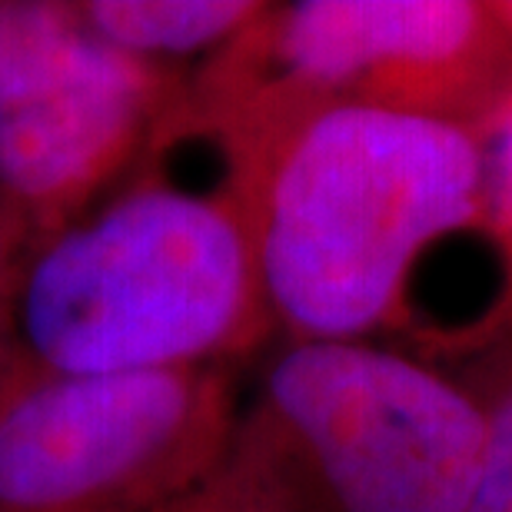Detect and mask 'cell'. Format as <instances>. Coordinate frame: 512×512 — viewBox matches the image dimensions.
<instances>
[{
    "label": "cell",
    "instance_id": "1",
    "mask_svg": "<svg viewBox=\"0 0 512 512\" xmlns=\"http://www.w3.org/2000/svg\"><path fill=\"white\" fill-rule=\"evenodd\" d=\"M207 117L283 343L373 340L403 316L419 260L489 210L486 137L469 127L363 104Z\"/></svg>",
    "mask_w": 512,
    "mask_h": 512
},
{
    "label": "cell",
    "instance_id": "2",
    "mask_svg": "<svg viewBox=\"0 0 512 512\" xmlns=\"http://www.w3.org/2000/svg\"><path fill=\"white\" fill-rule=\"evenodd\" d=\"M190 170L187 97L104 197L30 247L17 370H233L273 336L237 163Z\"/></svg>",
    "mask_w": 512,
    "mask_h": 512
},
{
    "label": "cell",
    "instance_id": "3",
    "mask_svg": "<svg viewBox=\"0 0 512 512\" xmlns=\"http://www.w3.org/2000/svg\"><path fill=\"white\" fill-rule=\"evenodd\" d=\"M486 403L373 340L280 343L240 403L230 463L283 512H466Z\"/></svg>",
    "mask_w": 512,
    "mask_h": 512
},
{
    "label": "cell",
    "instance_id": "4",
    "mask_svg": "<svg viewBox=\"0 0 512 512\" xmlns=\"http://www.w3.org/2000/svg\"><path fill=\"white\" fill-rule=\"evenodd\" d=\"M190 100L217 117L363 104L486 137L512 107V40L489 0L266 4L190 77Z\"/></svg>",
    "mask_w": 512,
    "mask_h": 512
},
{
    "label": "cell",
    "instance_id": "5",
    "mask_svg": "<svg viewBox=\"0 0 512 512\" xmlns=\"http://www.w3.org/2000/svg\"><path fill=\"white\" fill-rule=\"evenodd\" d=\"M233 370L64 376L0 389V512H147L227 463Z\"/></svg>",
    "mask_w": 512,
    "mask_h": 512
},
{
    "label": "cell",
    "instance_id": "6",
    "mask_svg": "<svg viewBox=\"0 0 512 512\" xmlns=\"http://www.w3.org/2000/svg\"><path fill=\"white\" fill-rule=\"evenodd\" d=\"M187 87L100 40L70 0H0V200L30 240L124 180Z\"/></svg>",
    "mask_w": 512,
    "mask_h": 512
},
{
    "label": "cell",
    "instance_id": "7",
    "mask_svg": "<svg viewBox=\"0 0 512 512\" xmlns=\"http://www.w3.org/2000/svg\"><path fill=\"white\" fill-rule=\"evenodd\" d=\"M70 4L74 14L110 47L187 80L266 10L260 0H70Z\"/></svg>",
    "mask_w": 512,
    "mask_h": 512
},
{
    "label": "cell",
    "instance_id": "8",
    "mask_svg": "<svg viewBox=\"0 0 512 512\" xmlns=\"http://www.w3.org/2000/svg\"><path fill=\"white\" fill-rule=\"evenodd\" d=\"M486 403V453L466 512H512V363L476 386Z\"/></svg>",
    "mask_w": 512,
    "mask_h": 512
},
{
    "label": "cell",
    "instance_id": "9",
    "mask_svg": "<svg viewBox=\"0 0 512 512\" xmlns=\"http://www.w3.org/2000/svg\"><path fill=\"white\" fill-rule=\"evenodd\" d=\"M34 240L14 210L0 200V389L17 373V293Z\"/></svg>",
    "mask_w": 512,
    "mask_h": 512
},
{
    "label": "cell",
    "instance_id": "10",
    "mask_svg": "<svg viewBox=\"0 0 512 512\" xmlns=\"http://www.w3.org/2000/svg\"><path fill=\"white\" fill-rule=\"evenodd\" d=\"M147 512H283V509L247 473H240L227 459L203 483L190 486L187 493L173 496Z\"/></svg>",
    "mask_w": 512,
    "mask_h": 512
},
{
    "label": "cell",
    "instance_id": "11",
    "mask_svg": "<svg viewBox=\"0 0 512 512\" xmlns=\"http://www.w3.org/2000/svg\"><path fill=\"white\" fill-rule=\"evenodd\" d=\"M489 160V200H503L512 220V107L486 133Z\"/></svg>",
    "mask_w": 512,
    "mask_h": 512
},
{
    "label": "cell",
    "instance_id": "12",
    "mask_svg": "<svg viewBox=\"0 0 512 512\" xmlns=\"http://www.w3.org/2000/svg\"><path fill=\"white\" fill-rule=\"evenodd\" d=\"M489 10H493L499 27H503L506 37L512 40V0H489Z\"/></svg>",
    "mask_w": 512,
    "mask_h": 512
}]
</instances>
